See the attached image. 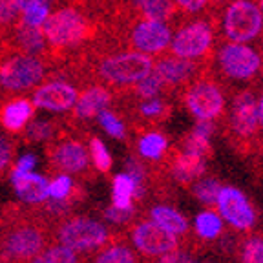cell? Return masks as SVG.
<instances>
[{"mask_svg": "<svg viewBox=\"0 0 263 263\" xmlns=\"http://www.w3.org/2000/svg\"><path fill=\"white\" fill-rule=\"evenodd\" d=\"M53 243V225L31 205L0 206V261L28 263Z\"/></svg>", "mask_w": 263, "mask_h": 263, "instance_id": "cell-1", "label": "cell"}, {"mask_svg": "<svg viewBox=\"0 0 263 263\" xmlns=\"http://www.w3.org/2000/svg\"><path fill=\"white\" fill-rule=\"evenodd\" d=\"M51 64L6 48L0 39V103L26 93L49 79Z\"/></svg>", "mask_w": 263, "mask_h": 263, "instance_id": "cell-2", "label": "cell"}, {"mask_svg": "<svg viewBox=\"0 0 263 263\" xmlns=\"http://www.w3.org/2000/svg\"><path fill=\"white\" fill-rule=\"evenodd\" d=\"M84 137L75 136L66 128L57 139L49 141L44 146L46 170L51 176L70 174L81 181H91L95 177V168L91 166Z\"/></svg>", "mask_w": 263, "mask_h": 263, "instance_id": "cell-3", "label": "cell"}, {"mask_svg": "<svg viewBox=\"0 0 263 263\" xmlns=\"http://www.w3.org/2000/svg\"><path fill=\"white\" fill-rule=\"evenodd\" d=\"M115 238L114 230L88 216L71 214L53 225V239L77 254H93Z\"/></svg>", "mask_w": 263, "mask_h": 263, "instance_id": "cell-4", "label": "cell"}, {"mask_svg": "<svg viewBox=\"0 0 263 263\" xmlns=\"http://www.w3.org/2000/svg\"><path fill=\"white\" fill-rule=\"evenodd\" d=\"M115 104V93L110 88L91 82L82 86L79 91L77 101H75L73 108H71L64 117H61L62 124L70 132H73L75 136H81L88 139L90 136V124L93 119H97V115L103 110H108Z\"/></svg>", "mask_w": 263, "mask_h": 263, "instance_id": "cell-5", "label": "cell"}, {"mask_svg": "<svg viewBox=\"0 0 263 263\" xmlns=\"http://www.w3.org/2000/svg\"><path fill=\"white\" fill-rule=\"evenodd\" d=\"M221 28L229 42L247 44L263 33V15L254 0H230L223 11Z\"/></svg>", "mask_w": 263, "mask_h": 263, "instance_id": "cell-6", "label": "cell"}, {"mask_svg": "<svg viewBox=\"0 0 263 263\" xmlns=\"http://www.w3.org/2000/svg\"><path fill=\"white\" fill-rule=\"evenodd\" d=\"M183 103L196 121H218L227 106V99L221 86L209 77H197L185 86Z\"/></svg>", "mask_w": 263, "mask_h": 263, "instance_id": "cell-7", "label": "cell"}, {"mask_svg": "<svg viewBox=\"0 0 263 263\" xmlns=\"http://www.w3.org/2000/svg\"><path fill=\"white\" fill-rule=\"evenodd\" d=\"M214 46V26L205 18H196L179 26L170 41V53L190 61H205Z\"/></svg>", "mask_w": 263, "mask_h": 263, "instance_id": "cell-8", "label": "cell"}, {"mask_svg": "<svg viewBox=\"0 0 263 263\" xmlns=\"http://www.w3.org/2000/svg\"><path fill=\"white\" fill-rule=\"evenodd\" d=\"M128 238L132 245L136 247V251L146 258H159L166 252L181 249V241L177 236L168 234L150 219L132 221L128 225Z\"/></svg>", "mask_w": 263, "mask_h": 263, "instance_id": "cell-9", "label": "cell"}, {"mask_svg": "<svg viewBox=\"0 0 263 263\" xmlns=\"http://www.w3.org/2000/svg\"><path fill=\"white\" fill-rule=\"evenodd\" d=\"M229 130L238 144H252L259 136L258 99L251 90L239 91L232 99Z\"/></svg>", "mask_w": 263, "mask_h": 263, "instance_id": "cell-10", "label": "cell"}, {"mask_svg": "<svg viewBox=\"0 0 263 263\" xmlns=\"http://www.w3.org/2000/svg\"><path fill=\"white\" fill-rule=\"evenodd\" d=\"M219 70L225 77L234 81L252 79L261 68V55L258 49L238 42H227L218 51Z\"/></svg>", "mask_w": 263, "mask_h": 263, "instance_id": "cell-11", "label": "cell"}, {"mask_svg": "<svg viewBox=\"0 0 263 263\" xmlns=\"http://www.w3.org/2000/svg\"><path fill=\"white\" fill-rule=\"evenodd\" d=\"M216 212L225 223H229L232 229L247 232L256 223V210L249 197L236 186L223 185L219 190V196L216 199Z\"/></svg>", "mask_w": 263, "mask_h": 263, "instance_id": "cell-12", "label": "cell"}, {"mask_svg": "<svg viewBox=\"0 0 263 263\" xmlns=\"http://www.w3.org/2000/svg\"><path fill=\"white\" fill-rule=\"evenodd\" d=\"M157 170L163 176L172 177L179 185H192L206 172V159L179 148H172L166 152L163 161L157 163Z\"/></svg>", "mask_w": 263, "mask_h": 263, "instance_id": "cell-13", "label": "cell"}, {"mask_svg": "<svg viewBox=\"0 0 263 263\" xmlns=\"http://www.w3.org/2000/svg\"><path fill=\"white\" fill-rule=\"evenodd\" d=\"M2 42H4L6 48H9L11 51H18V53L24 55H31V57H37L49 62V48L48 42H46L44 33H42V28H37V26H29L22 21V16L16 21V24L6 33L2 37ZM53 68V66H51Z\"/></svg>", "mask_w": 263, "mask_h": 263, "instance_id": "cell-14", "label": "cell"}, {"mask_svg": "<svg viewBox=\"0 0 263 263\" xmlns=\"http://www.w3.org/2000/svg\"><path fill=\"white\" fill-rule=\"evenodd\" d=\"M159 61L154 62V71L161 77L166 91L174 88H185L190 82L201 77V62L181 59L176 55H159Z\"/></svg>", "mask_w": 263, "mask_h": 263, "instance_id": "cell-15", "label": "cell"}, {"mask_svg": "<svg viewBox=\"0 0 263 263\" xmlns=\"http://www.w3.org/2000/svg\"><path fill=\"white\" fill-rule=\"evenodd\" d=\"M79 88L66 81H48L35 90L31 103L49 111H70L77 101Z\"/></svg>", "mask_w": 263, "mask_h": 263, "instance_id": "cell-16", "label": "cell"}, {"mask_svg": "<svg viewBox=\"0 0 263 263\" xmlns=\"http://www.w3.org/2000/svg\"><path fill=\"white\" fill-rule=\"evenodd\" d=\"M35 104L28 97H9L0 103V126L9 136H21L26 124L35 117Z\"/></svg>", "mask_w": 263, "mask_h": 263, "instance_id": "cell-17", "label": "cell"}, {"mask_svg": "<svg viewBox=\"0 0 263 263\" xmlns=\"http://www.w3.org/2000/svg\"><path fill=\"white\" fill-rule=\"evenodd\" d=\"M11 181L15 186L16 197L26 205H39V203L48 199V179L41 174L29 172L24 176L11 177Z\"/></svg>", "mask_w": 263, "mask_h": 263, "instance_id": "cell-18", "label": "cell"}, {"mask_svg": "<svg viewBox=\"0 0 263 263\" xmlns=\"http://www.w3.org/2000/svg\"><path fill=\"white\" fill-rule=\"evenodd\" d=\"M66 126L62 124L61 117L57 119H33L31 123L26 124V128L18 136L21 144H41L49 143V141L57 139Z\"/></svg>", "mask_w": 263, "mask_h": 263, "instance_id": "cell-19", "label": "cell"}, {"mask_svg": "<svg viewBox=\"0 0 263 263\" xmlns=\"http://www.w3.org/2000/svg\"><path fill=\"white\" fill-rule=\"evenodd\" d=\"M137 156L146 163H159L168 152V139L159 130H144L136 134Z\"/></svg>", "mask_w": 263, "mask_h": 263, "instance_id": "cell-20", "label": "cell"}, {"mask_svg": "<svg viewBox=\"0 0 263 263\" xmlns=\"http://www.w3.org/2000/svg\"><path fill=\"white\" fill-rule=\"evenodd\" d=\"M146 216L150 221H154L157 227L166 230L168 234H174V236H177V238H183V236L189 234V230H190L189 219H186L179 210L172 209V206L156 205V206H152V209H148Z\"/></svg>", "mask_w": 263, "mask_h": 263, "instance_id": "cell-21", "label": "cell"}, {"mask_svg": "<svg viewBox=\"0 0 263 263\" xmlns=\"http://www.w3.org/2000/svg\"><path fill=\"white\" fill-rule=\"evenodd\" d=\"M90 263H143L137 252L124 241V234H115L110 243L99 249Z\"/></svg>", "mask_w": 263, "mask_h": 263, "instance_id": "cell-22", "label": "cell"}, {"mask_svg": "<svg viewBox=\"0 0 263 263\" xmlns=\"http://www.w3.org/2000/svg\"><path fill=\"white\" fill-rule=\"evenodd\" d=\"M137 185L134 177L128 176L126 172H121L111 181V206L117 209H130L134 206L136 199Z\"/></svg>", "mask_w": 263, "mask_h": 263, "instance_id": "cell-23", "label": "cell"}, {"mask_svg": "<svg viewBox=\"0 0 263 263\" xmlns=\"http://www.w3.org/2000/svg\"><path fill=\"white\" fill-rule=\"evenodd\" d=\"M194 230H196L197 238L205 239V241L218 239L223 234V219L219 218V214L216 210L206 209L196 216V219H194Z\"/></svg>", "mask_w": 263, "mask_h": 263, "instance_id": "cell-24", "label": "cell"}, {"mask_svg": "<svg viewBox=\"0 0 263 263\" xmlns=\"http://www.w3.org/2000/svg\"><path fill=\"white\" fill-rule=\"evenodd\" d=\"M86 258L82 254H77L75 251L62 247L59 243L49 245L48 249L37 254L33 259H29L28 263H84Z\"/></svg>", "mask_w": 263, "mask_h": 263, "instance_id": "cell-25", "label": "cell"}, {"mask_svg": "<svg viewBox=\"0 0 263 263\" xmlns=\"http://www.w3.org/2000/svg\"><path fill=\"white\" fill-rule=\"evenodd\" d=\"M166 88H164L161 77L156 73V71H150L144 79H141L137 84L130 88V90L123 91V93L130 95L134 99H152V97H161V93H164ZM119 95V93H117Z\"/></svg>", "mask_w": 263, "mask_h": 263, "instance_id": "cell-26", "label": "cell"}, {"mask_svg": "<svg viewBox=\"0 0 263 263\" xmlns=\"http://www.w3.org/2000/svg\"><path fill=\"white\" fill-rule=\"evenodd\" d=\"M221 186V181H218L216 177H203V179H197L192 183V194L197 201L210 209L216 205Z\"/></svg>", "mask_w": 263, "mask_h": 263, "instance_id": "cell-27", "label": "cell"}, {"mask_svg": "<svg viewBox=\"0 0 263 263\" xmlns=\"http://www.w3.org/2000/svg\"><path fill=\"white\" fill-rule=\"evenodd\" d=\"M86 143H88V146H90V161L93 163L95 172H99V174L110 172L114 161H111L110 152H108V148L104 146L103 141L99 139L97 136H93V134H90Z\"/></svg>", "mask_w": 263, "mask_h": 263, "instance_id": "cell-28", "label": "cell"}, {"mask_svg": "<svg viewBox=\"0 0 263 263\" xmlns=\"http://www.w3.org/2000/svg\"><path fill=\"white\" fill-rule=\"evenodd\" d=\"M97 119H99L101 128L106 132L108 136H111L114 139H119V141L121 139L128 141V128H126V124H124V121L117 115V111L108 108V110H103L97 115Z\"/></svg>", "mask_w": 263, "mask_h": 263, "instance_id": "cell-29", "label": "cell"}, {"mask_svg": "<svg viewBox=\"0 0 263 263\" xmlns=\"http://www.w3.org/2000/svg\"><path fill=\"white\" fill-rule=\"evenodd\" d=\"M179 150H185V152L190 154H196V156L203 157V159H209L212 156V146H210V139L201 134H197V132H190L186 134L179 143Z\"/></svg>", "mask_w": 263, "mask_h": 263, "instance_id": "cell-30", "label": "cell"}, {"mask_svg": "<svg viewBox=\"0 0 263 263\" xmlns=\"http://www.w3.org/2000/svg\"><path fill=\"white\" fill-rule=\"evenodd\" d=\"M22 16V9L16 0H0V39L16 24Z\"/></svg>", "mask_w": 263, "mask_h": 263, "instance_id": "cell-31", "label": "cell"}, {"mask_svg": "<svg viewBox=\"0 0 263 263\" xmlns=\"http://www.w3.org/2000/svg\"><path fill=\"white\" fill-rule=\"evenodd\" d=\"M16 146H18V141L0 136V181L4 179L6 176H9V172H11Z\"/></svg>", "mask_w": 263, "mask_h": 263, "instance_id": "cell-32", "label": "cell"}, {"mask_svg": "<svg viewBox=\"0 0 263 263\" xmlns=\"http://www.w3.org/2000/svg\"><path fill=\"white\" fill-rule=\"evenodd\" d=\"M239 259L241 263H263V238L252 236L245 239L239 247Z\"/></svg>", "mask_w": 263, "mask_h": 263, "instance_id": "cell-33", "label": "cell"}, {"mask_svg": "<svg viewBox=\"0 0 263 263\" xmlns=\"http://www.w3.org/2000/svg\"><path fill=\"white\" fill-rule=\"evenodd\" d=\"M49 13H51V6L48 2H35V4H29L22 9V21L29 26L42 28V24L49 16Z\"/></svg>", "mask_w": 263, "mask_h": 263, "instance_id": "cell-34", "label": "cell"}, {"mask_svg": "<svg viewBox=\"0 0 263 263\" xmlns=\"http://www.w3.org/2000/svg\"><path fill=\"white\" fill-rule=\"evenodd\" d=\"M101 216L103 219L115 225H130L132 221L137 219V209L136 205L130 206V209H117V206H106V209L101 210Z\"/></svg>", "mask_w": 263, "mask_h": 263, "instance_id": "cell-35", "label": "cell"}, {"mask_svg": "<svg viewBox=\"0 0 263 263\" xmlns=\"http://www.w3.org/2000/svg\"><path fill=\"white\" fill-rule=\"evenodd\" d=\"M71 186H73V179H71V176L57 174V176L48 183L49 197H51V199H64V197L70 194Z\"/></svg>", "mask_w": 263, "mask_h": 263, "instance_id": "cell-36", "label": "cell"}, {"mask_svg": "<svg viewBox=\"0 0 263 263\" xmlns=\"http://www.w3.org/2000/svg\"><path fill=\"white\" fill-rule=\"evenodd\" d=\"M35 164H37V157L33 156V154H26V156L18 157V159H16L15 163H13L11 172H9V177L24 176V174L33 172V168H35Z\"/></svg>", "mask_w": 263, "mask_h": 263, "instance_id": "cell-37", "label": "cell"}, {"mask_svg": "<svg viewBox=\"0 0 263 263\" xmlns=\"http://www.w3.org/2000/svg\"><path fill=\"white\" fill-rule=\"evenodd\" d=\"M177 11L189 13V15H194V13L201 11L209 6V0H174Z\"/></svg>", "mask_w": 263, "mask_h": 263, "instance_id": "cell-38", "label": "cell"}, {"mask_svg": "<svg viewBox=\"0 0 263 263\" xmlns=\"http://www.w3.org/2000/svg\"><path fill=\"white\" fill-rule=\"evenodd\" d=\"M192 261H194V259L190 258L189 252L177 249V251L166 252V254L159 256V258H157V261H154V263H192Z\"/></svg>", "mask_w": 263, "mask_h": 263, "instance_id": "cell-39", "label": "cell"}, {"mask_svg": "<svg viewBox=\"0 0 263 263\" xmlns=\"http://www.w3.org/2000/svg\"><path fill=\"white\" fill-rule=\"evenodd\" d=\"M194 132L210 139L214 136V132H216V124H214V121H197L196 126H194Z\"/></svg>", "mask_w": 263, "mask_h": 263, "instance_id": "cell-40", "label": "cell"}, {"mask_svg": "<svg viewBox=\"0 0 263 263\" xmlns=\"http://www.w3.org/2000/svg\"><path fill=\"white\" fill-rule=\"evenodd\" d=\"M258 119H259V128H263V93L258 99Z\"/></svg>", "mask_w": 263, "mask_h": 263, "instance_id": "cell-41", "label": "cell"}, {"mask_svg": "<svg viewBox=\"0 0 263 263\" xmlns=\"http://www.w3.org/2000/svg\"><path fill=\"white\" fill-rule=\"evenodd\" d=\"M256 4H258V8H259V11H261V15H263V0H254Z\"/></svg>", "mask_w": 263, "mask_h": 263, "instance_id": "cell-42", "label": "cell"}, {"mask_svg": "<svg viewBox=\"0 0 263 263\" xmlns=\"http://www.w3.org/2000/svg\"><path fill=\"white\" fill-rule=\"evenodd\" d=\"M209 2H210V0H209ZM212 2H218V0H212Z\"/></svg>", "mask_w": 263, "mask_h": 263, "instance_id": "cell-43", "label": "cell"}, {"mask_svg": "<svg viewBox=\"0 0 263 263\" xmlns=\"http://www.w3.org/2000/svg\"><path fill=\"white\" fill-rule=\"evenodd\" d=\"M0 263H6V261H0Z\"/></svg>", "mask_w": 263, "mask_h": 263, "instance_id": "cell-44", "label": "cell"}, {"mask_svg": "<svg viewBox=\"0 0 263 263\" xmlns=\"http://www.w3.org/2000/svg\"><path fill=\"white\" fill-rule=\"evenodd\" d=\"M192 263H194V261H192Z\"/></svg>", "mask_w": 263, "mask_h": 263, "instance_id": "cell-45", "label": "cell"}]
</instances>
